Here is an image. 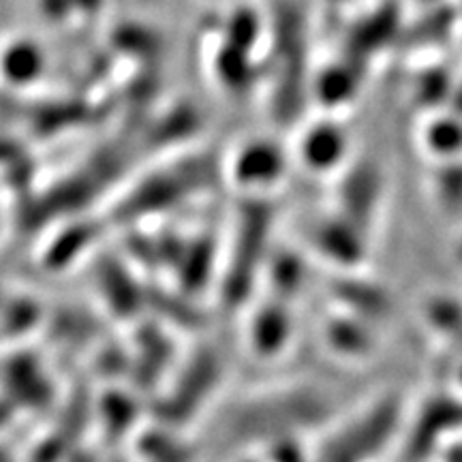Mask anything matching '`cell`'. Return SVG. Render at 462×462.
I'll list each match as a JSON object with an SVG mask.
<instances>
[{"label":"cell","instance_id":"9","mask_svg":"<svg viewBox=\"0 0 462 462\" xmlns=\"http://www.w3.org/2000/svg\"><path fill=\"white\" fill-rule=\"evenodd\" d=\"M449 106H452L449 112L462 116V84H456V88L452 92V99H449Z\"/></svg>","mask_w":462,"mask_h":462},{"label":"cell","instance_id":"4","mask_svg":"<svg viewBox=\"0 0 462 462\" xmlns=\"http://www.w3.org/2000/svg\"><path fill=\"white\" fill-rule=\"evenodd\" d=\"M418 142L426 157L441 163L462 161V116L435 112L420 126Z\"/></svg>","mask_w":462,"mask_h":462},{"label":"cell","instance_id":"5","mask_svg":"<svg viewBox=\"0 0 462 462\" xmlns=\"http://www.w3.org/2000/svg\"><path fill=\"white\" fill-rule=\"evenodd\" d=\"M362 86V69L346 67L343 62L323 67L319 78L315 79V97L319 106L328 109H340L351 106Z\"/></svg>","mask_w":462,"mask_h":462},{"label":"cell","instance_id":"2","mask_svg":"<svg viewBox=\"0 0 462 462\" xmlns=\"http://www.w3.org/2000/svg\"><path fill=\"white\" fill-rule=\"evenodd\" d=\"M349 152V131L334 118H323L309 125L298 142V159L313 173L345 170Z\"/></svg>","mask_w":462,"mask_h":462},{"label":"cell","instance_id":"6","mask_svg":"<svg viewBox=\"0 0 462 462\" xmlns=\"http://www.w3.org/2000/svg\"><path fill=\"white\" fill-rule=\"evenodd\" d=\"M43 71V54L31 42H14L0 54V73L11 84H28Z\"/></svg>","mask_w":462,"mask_h":462},{"label":"cell","instance_id":"7","mask_svg":"<svg viewBox=\"0 0 462 462\" xmlns=\"http://www.w3.org/2000/svg\"><path fill=\"white\" fill-rule=\"evenodd\" d=\"M456 84L448 78L446 71H439V69H430L415 82V95H418L420 106L429 109V106H441L446 103L449 106V99H452V92Z\"/></svg>","mask_w":462,"mask_h":462},{"label":"cell","instance_id":"8","mask_svg":"<svg viewBox=\"0 0 462 462\" xmlns=\"http://www.w3.org/2000/svg\"><path fill=\"white\" fill-rule=\"evenodd\" d=\"M437 198L443 208H462V161H452V163H443V171L439 173L435 182Z\"/></svg>","mask_w":462,"mask_h":462},{"label":"cell","instance_id":"1","mask_svg":"<svg viewBox=\"0 0 462 462\" xmlns=\"http://www.w3.org/2000/svg\"><path fill=\"white\" fill-rule=\"evenodd\" d=\"M287 152L281 143L265 137L246 142L229 161V176L242 189H273L285 178Z\"/></svg>","mask_w":462,"mask_h":462},{"label":"cell","instance_id":"3","mask_svg":"<svg viewBox=\"0 0 462 462\" xmlns=\"http://www.w3.org/2000/svg\"><path fill=\"white\" fill-rule=\"evenodd\" d=\"M340 217L368 231L383 199V173L379 167L364 163L345 170L340 187Z\"/></svg>","mask_w":462,"mask_h":462}]
</instances>
